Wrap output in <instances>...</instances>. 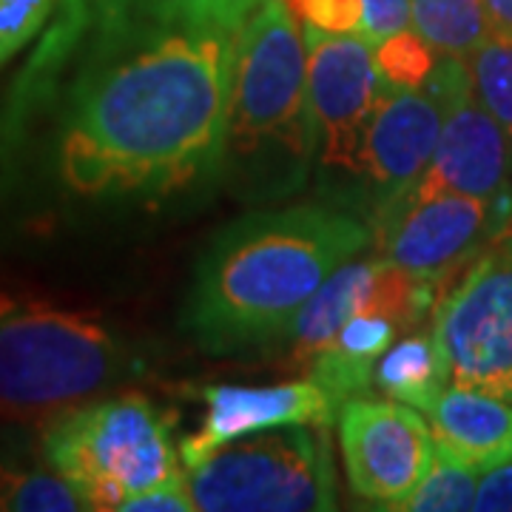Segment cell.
Instances as JSON below:
<instances>
[{"instance_id":"6da1fadb","label":"cell","mask_w":512,"mask_h":512,"mask_svg":"<svg viewBox=\"0 0 512 512\" xmlns=\"http://www.w3.org/2000/svg\"><path fill=\"white\" fill-rule=\"evenodd\" d=\"M256 0H97L55 120L83 200L160 202L220 177L234 52Z\"/></svg>"},{"instance_id":"7a4b0ae2","label":"cell","mask_w":512,"mask_h":512,"mask_svg":"<svg viewBox=\"0 0 512 512\" xmlns=\"http://www.w3.org/2000/svg\"><path fill=\"white\" fill-rule=\"evenodd\" d=\"M373 245V225L333 205L259 208L208 242L185 293L183 330L202 353L282 342L339 265Z\"/></svg>"},{"instance_id":"3957f363","label":"cell","mask_w":512,"mask_h":512,"mask_svg":"<svg viewBox=\"0 0 512 512\" xmlns=\"http://www.w3.org/2000/svg\"><path fill=\"white\" fill-rule=\"evenodd\" d=\"M313 163L308 46L285 0H259L237 37L220 177L265 205L296 194Z\"/></svg>"},{"instance_id":"277c9868","label":"cell","mask_w":512,"mask_h":512,"mask_svg":"<svg viewBox=\"0 0 512 512\" xmlns=\"http://www.w3.org/2000/svg\"><path fill=\"white\" fill-rule=\"evenodd\" d=\"M140 373V356L89 313L0 293V407H63Z\"/></svg>"},{"instance_id":"5b68a950","label":"cell","mask_w":512,"mask_h":512,"mask_svg":"<svg viewBox=\"0 0 512 512\" xmlns=\"http://www.w3.org/2000/svg\"><path fill=\"white\" fill-rule=\"evenodd\" d=\"M46 461L89 510L120 512L134 495L180 470L174 416L140 393L83 404L49 427Z\"/></svg>"},{"instance_id":"8992f818","label":"cell","mask_w":512,"mask_h":512,"mask_svg":"<svg viewBox=\"0 0 512 512\" xmlns=\"http://www.w3.org/2000/svg\"><path fill=\"white\" fill-rule=\"evenodd\" d=\"M202 512H328L339 490L325 427L293 424L231 441L188 467Z\"/></svg>"},{"instance_id":"52a82bcc","label":"cell","mask_w":512,"mask_h":512,"mask_svg":"<svg viewBox=\"0 0 512 512\" xmlns=\"http://www.w3.org/2000/svg\"><path fill=\"white\" fill-rule=\"evenodd\" d=\"M436 339L450 367V384L512 402V237L473 262L439 305Z\"/></svg>"},{"instance_id":"ba28073f","label":"cell","mask_w":512,"mask_h":512,"mask_svg":"<svg viewBox=\"0 0 512 512\" xmlns=\"http://www.w3.org/2000/svg\"><path fill=\"white\" fill-rule=\"evenodd\" d=\"M510 217L507 202L453 191L407 194L373 222V245L393 268L441 285L501 237Z\"/></svg>"},{"instance_id":"9c48e42d","label":"cell","mask_w":512,"mask_h":512,"mask_svg":"<svg viewBox=\"0 0 512 512\" xmlns=\"http://www.w3.org/2000/svg\"><path fill=\"white\" fill-rule=\"evenodd\" d=\"M424 86L439 94L444 126L433 160L410 194L453 191L490 202L510 200L512 140L481 103L470 63L461 57H439Z\"/></svg>"},{"instance_id":"30bf717a","label":"cell","mask_w":512,"mask_h":512,"mask_svg":"<svg viewBox=\"0 0 512 512\" xmlns=\"http://www.w3.org/2000/svg\"><path fill=\"white\" fill-rule=\"evenodd\" d=\"M305 46L316 165L359 180L367 126L384 94L376 46L362 35H330L311 26H305Z\"/></svg>"},{"instance_id":"8fae6325","label":"cell","mask_w":512,"mask_h":512,"mask_svg":"<svg viewBox=\"0 0 512 512\" xmlns=\"http://www.w3.org/2000/svg\"><path fill=\"white\" fill-rule=\"evenodd\" d=\"M339 447L356 498L399 510L433 467L436 439L421 410L396 399L353 396L339 407Z\"/></svg>"},{"instance_id":"7c38bea8","label":"cell","mask_w":512,"mask_h":512,"mask_svg":"<svg viewBox=\"0 0 512 512\" xmlns=\"http://www.w3.org/2000/svg\"><path fill=\"white\" fill-rule=\"evenodd\" d=\"M439 285L421 282L393 268L384 256H353L339 265L299 311L282 342L291 348L293 365L305 367L333 336L359 313H387L399 328H413L433 308Z\"/></svg>"},{"instance_id":"4fadbf2b","label":"cell","mask_w":512,"mask_h":512,"mask_svg":"<svg viewBox=\"0 0 512 512\" xmlns=\"http://www.w3.org/2000/svg\"><path fill=\"white\" fill-rule=\"evenodd\" d=\"M444 126V106L430 86L396 89L384 94L367 126L359 180L367 188L373 222L404 200L433 160Z\"/></svg>"},{"instance_id":"5bb4252c","label":"cell","mask_w":512,"mask_h":512,"mask_svg":"<svg viewBox=\"0 0 512 512\" xmlns=\"http://www.w3.org/2000/svg\"><path fill=\"white\" fill-rule=\"evenodd\" d=\"M200 399L205 402V419L191 436L180 441L185 467H194L225 444L262 430L293 424L328 427L339 416L328 393L308 376L271 387L214 384L202 387Z\"/></svg>"},{"instance_id":"9a60e30c","label":"cell","mask_w":512,"mask_h":512,"mask_svg":"<svg viewBox=\"0 0 512 512\" xmlns=\"http://www.w3.org/2000/svg\"><path fill=\"white\" fill-rule=\"evenodd\" d=\"M436 444L484 473L512 458V402L447 384L427 410Z\"/></svg>"},{"instance_id":"2e32d148","label":"cell","mask_w":512,"mask_h":512,"mask_svg":"<svg viewBox=\"0 0 512 512\" xmlns=\"http://www.w3.org/2000/svg\"><path fill=\"white\" fill-rule=\"evenodd\" d=\"M399 322L387 313H359L305 365L308 379L319 384L339 410L353 396H365L376 376V365L399 336Z\"/></svg>"},{"instance_id":"e0dca14e","label":"cell","mask_w":512,"mask_h":512,"mask_svg":"<svg viewBox=\"0 0 512 512\" xmlns=\"http://www.w3.org/2000/svg\"><path fill=\"white\" fill-rule=\"evenodd\" d=\"M373 382L384 396L427 413L450 384V367L436 333L419 330L396 339L379 359Z\"/></svg>"},{"instance_id":"ac0fdd59","label":"cell","mask_w":512,"mask_h":512,"mask_svg":"<svg viewBox=\"0 0 512 512\" xmlns=\"http://www.w3.org/2000/svg\"><path fill=\"white\" fill-rule=\"evenodd\" d=\"M410 23L439 57L470 60L493 35L484 0H410Z\"/></svg>"},{"instance_id":"d6986e66","label":"cell","mask_w":512,"mask_h":512,"mask_svg":"<svg viewBox=\"0 0 512 512\" xmlns=\"http://www.w3.org/2000/svg\"><path fill=\"white\" fill-rule=\"evenodd\" d=\"M478 490V470L464 464L450 450L436 444V458L421 484L407 495L402 512H458L473 510Z\"/></svg>"},{"instance_id":"ffe728a7","label":"cell","mask_w":512,"mask_h":512,"mask_svg":"<svg viewBox=\"0 0 512 512\" xmlns=\"http://www.w3.org/2000/svg\"><path fill=\"white\" fill-rule=\"evenodd\" d=\"M0 510L80 512L89 507L72 484L55 470H18L0 461Z\"/></svg>"},{"instance_id":"44dd1931","label":"cell","mask_w":512,"mask_h":512,"mask_svg":"<svg viewBox=\"0 0 512 512\" xmlns=\"http://www.w3.org/2000/svg\"><path fill=\"white\" fill-rule=\"evenodd\" d=\"M467 63L481 103L512 140V37L493 32Z\"/></svg>"},{"instance_id":"7402d4cb","label":"cell","mask_w":512,"mask_h":512,"mask_svg":"<svg viewBox=\"0 0 512 512\" xmlns=\"http://www.w3.org/2000/svg\"><path fill=\"white\" fill-rule=\"evenodd\" d=\"M376 63H379V72L387 86L419 89L430 80V74L439 63V55L416 32L404 29L376 46Z\"/></svg>"},{"instance_id":"603a6c76","label":"cell","mask_w":512,"mask_h":512,"mask_svg":"<svg viewBox=\"0 0 512 512\" xmlns=\"http://www.w3.org/2000/svg\"><path fill=\"white\" fill-rule=\"evenodd\" d=\"M57 0H0V69L46 26Z\"/></svg>"},{"instance_id":"cb8c5ba5","label":"cell","mask_w":512,"mask_h":512,"mask_svg":"<svg viewBox=\"0 0 512 512\" xmlns=\"http://www.w3.org/2000/svg\"><path fill=\"white\" fill-rule=\"evenodd\" d=\"M296 20L330 35H362V0H285Z\"/></svg>"},{"instance_id":"d4e9b609","label":"cell","mask_w":512,"mask_h":512,"mask_svg":"<svg viewBox=\"0 0 512 512\" xmlns=\"http://www.w3.org/2000/svg\"><path fill=\"white\" fill-rule=\"evenodd\" d=\"M197 504H194V495H191V487H188V478H185L183 467L168 476L163 484L151 487L146 493L134 495L123 504L120 512H194Z\"/></svg>"},{"instance_id":"484cf974","label":"cell","mask_w":512,"mask_h":512,"mask_svg":"<svg viewBox=\"0 0 512 512\" xmlns=\"http://www.w3.org/2000/svg\"><path fill=\"white\" fill-rule=\"evenodd\" d=\"M362 6H365L362 37L373 46L410 29V0H362Z\"/></svg>"},{"instance_id":"4316f807","label":"cell","mask_w":512,"mask_h":512,"mask_svg":"<svg viewBox=\"0 0 512 512\" xmlns=\"http://www.w3.org/2000/svg\"><path fill=\"white\" fill-rule=\"evenodd\" d=\"M473 510L512 512V458L493 470H484V478L478 481Z\"/></svg>"},{"instance_id":"83f0119b","label":"cell","mask_w":512,"mask_h":512,"mask_svg":"<svg viewBox=\"0 0 512 512\" xmlns=\"http://www.w3.org/2000/svg\"><path fill=\"white\" fill-rule=\"evenodd\" d=\"M484 9L490 15L493 32L512 37V0H484Z\"/></svg>"},{"instance_id":"f1b7e54d","label":"cell","mask_w":512,"mask_h":512,"mask_svg":"<svg viewBox=\"0 0 512 512\" xmlns=\"http://www.w3.org/2000/svg\"><path fill=\"white\" fill-rule=\"evenodd\" d=\"M501 237H512V217H510V222H507V228H504V234H501Z\"/></svg>"},{"instance_id":"f546056e","label":"cell","mask_w":512,"mask_h":512,"mask_svg":"<svg viewBox=\"0 0 512 512\" xmlns=\"http://www.w3.org/2000/svg\"><path fill=\"white\" fill-rule=\"evenodd\" d=\"M256 3H259V0H256Z\"/></svg>"}]
</instances>
